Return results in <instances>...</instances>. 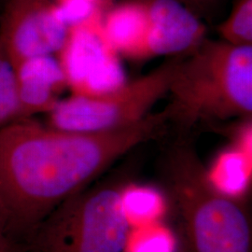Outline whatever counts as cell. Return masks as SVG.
I'll list each match as a JSON object with an SVG mask.
<instances>
[{
	"instance_id": "5b68a950",
	"label": "cell",
	"mask_w": 252,
	"mask_h": 252,
	"mask_svg": "<svg viewBox=\"0 0 252 252\" xmlns=\"http://www.w3.org/2000/svg\"><path fill=\"white\" fill-rule=\"evenodd\" d=\"M178 60L166 62L108 94L98 96L73 94L58 101L49 112V126L65 132L93 134L139 123L167 95Z\"/></svg>"
},
{
	"instance_id": "7c38bea8",
	"label": "cell",
	"mask_w": 252,
	"mask_h": 252,
	"mask_svg": "<svg viewBox=\"0 0 252 252\" xmlns=\"http://www.w3.org/2000/svg\"><path fill=\"white\" fill-rule=\"evenodd\" d=\"M221 40L234 46L252 45V0H236L228 17L218 26Z\"/></svg>"
},
{
	"instance_id": "5bb4252c",
	"label": "cell",
	"mask_w": 252,
	"mask_h": 252,
	"mask_svg": "<svg viewBox=\"0 0 252 252\" xmlns=\"http://www.w3.org/2000/svg\"><path fill=\"white\" fill-rule=\"evenodd\" d=\"M102 9V0H61L54 4L57 19L68 29L84 23Z\"/></svg>"
},
{
	"instance_id": "6da1fadb",
	"label": "cell",
	"mask_w": 252,
	"mask_h": 252,
	"mask_svg": "<svg viewBox=\"0 0 252 252\" xmlns=\"http://www.w3.org/2000/svg\"><path fill=\"white\" fill-rule=\"evenodd\" d=\"M163 109L133 126L71 133L21 119L0 127V234L25 249L65 200L89 186L140 145L160 137Z\"/></svg>"
},
{
	"instance_id": "30bf717a",
	"label": "cell",
	"mask_w": 252,
	"mask_h": 252,
	"mask_svg": "<svg viewBox=\"0 0 252 252\" xmlns=\"http://www.w3.org/2000/svg\"><path fill=\"white\" fill-rule=\"evenodd\" d=\"M148 15L142 0H130L108 9L102 16V30L108 45L132 59L148 58Z\"/></svg>"
},
{
	"instance_id": "9c48e42d",
	"label": "cell",
	"mask_w": 252,
	"mask_h": 252,
	"mask_svg": "<svg viewBox=\"0 0 252 252\" xmlns=\"http://www.w3.org/2000/svg\"><path fill=\"white\" fill-rule=\"evenodd\" d=\"M18 92L17 120L38 112H50L55 104L56 93L66 85L59 60L53 55L27 59L15 67Z\"/></svg>"
},
{
	"instance_id": "7a4b0ae2",
	"label": "cell",
	"mask_w": 252,
	"mask_h": 252,
	"mask_svg": "<svg viewBox=\"0 0 252 252\" xmlns=\"http://www.w3.org/2000/svg\"><path fill=\"white\" fill-rule=\"evenodd\" d=\"M162 180L184 252H252L247 204L217 188L185 136L180 135L163 154Z\"/></svg>"
},
{
	"instance_id": "4fadbf2b",
	"label": "cell",
	"mask_w": 252,
	"mask_h": 252,
	"mask_svg": "<svg viewBox=\"0 0 252 252\" xmlns=\"http://www.w3.org/2000/svg\"><path fill=\"white\" fill-rule=\"evenodd\" d=\"M18 110L15 68L0 44V127L16 121Z\"/></svg>"
},
{
	"instance_id": "277c9868",
	"label": "cell",
	"mask_w": 252,
	"mask_h": 252,
	"mask_svg": "<svg viewBox=\"0 0 252 252\" xmlns=\"http://www.w3.org/2000/svg\"><path fill=\"white\" fill-rule=\"evenodd\" d=\"M124 176L95 180L65 200L38 226L24 252H126L131 221Z\"/></svg>"
},
{
	"instance_id": "3957f363",
	"label": "cell",
	"mask_w": 252,
	"mask_h": 252,
	"mask_svg": "<svg viewBox=\"0 0 252 252\" xmlns=\"http://www.w3.org/2000/svg\"><path fill=\"white\" fill-rule=\"evenodd\" d=\"M164 108L180 135L200 123L252 119V46L204 39L178 60Z\"/></svg>"
},
{
	"instance_id": "ba28073f",
	"label": "cell",
	"mask_w": 252,
	"mask_h": 252,
	"mask_svg": "<svg viewBox=\"0 0 252 252\" xmlns=\"http://www.w3.org/2000/svg\"><path fill=\"white\" fill-rule=\"evenodd\" d=\"M149 28L148 57L191 52L205 39L206 28L180 0H142Z\"/></svg>"
},
{
	"instance_id": "52a82bcc",
	"label": "cell",
	"mask_w": 252,
	"mask_h": 252,
	"mask_svg": "<svg viewBox=\"0 0 252 252\" xmlns=\"http://www.w3.org/2000/svg\"><path fill=\"white\" fill-rule=\"evenodd\" d=\"M68 28L50 0H9L0 25V44L14 68L27 59L59 53Z\"/></svg>"
},
{
	"instance_id": "2e32d148",
	"label": "cell",
	"mask_w": 252,
	"mask_h": 252,
	"mask_svg": "<svg viewBox=\"0 0 252 252\" xmlns=\"http://www.w3.org/2000/svg\"><path fill=\"white\" fill-rule=\"evenodd\" d=\"M0 252H24V250L0 234Z\"/></svg>"
},
{
	"instance_id": "8992f818",
	"label": "cell",
	"mask_w": 252,
	"mask_h": 252,
	"mask_svg": "<svg viewBox=\"0 0 252 252\" xmlns=\"http://www.w3.org/2000/svg\"><path fill=\"white\" fill-rule=\"evenodd\" d=\"M103 9L88 21L69 28L59 52L66 85L73 94L98 96L127 82L126 71L102 30Z\"/></svg>"
},
{
	"instance_id": "e0dca14e",
	"label": "cell",
	"mask_w": 252,
	"mask_h": 252,
	"mask_svg": "<svg viewBox=\"0 0 252 252\" xmlns=\"http://www.w3.org/2000/svg\"><path fill=\"white\" fill-rule=\"evenodd\" d=\"M58 1H61V0H57V2H58Z\"/></svg>"
},
{
	"instance_id": "8fae6325",
	"label": "cell",
	"mask_w": 252,
	"mask_h": 252,
	"mask_svg": "<svg viewBox=\"0 0 252 252\" xmlns=\"http://www.w3.org/2000/svg\"><path fill=\"white\" fill-rule=\"evenodd\" d=\"M218 189L228 195L241 198L252 180V156L239 148H232L218 156L212 168L207 170Z\"/></svg>"
},
{
	"instance_id": "9a60e30c",
	"label": "cell",
	"mask_w": 252,
	"mask_h": 252,
	"mask_svg": "<svg viewBox=\"0 0 252 252\" xmlns=\"http://www.w3.org/2000/svg\"><path fill=\"white\" fill-rule=\"evenodd\" d=\"M183 4H185L189 9H191L194 13L198 11L209 10L215 6L218 0H180Z\"/></svg>"
}]
</instances>
